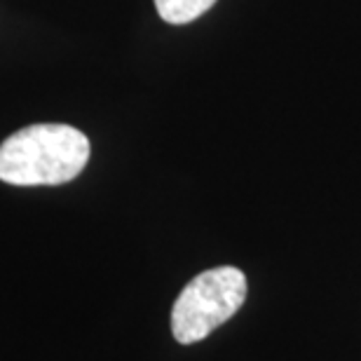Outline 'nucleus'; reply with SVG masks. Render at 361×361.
Listing matches in <instances>:
<instances>
[{"label": "nucleus", "instance_id": "obj_3", "mask_svg": "<svg viewBox=\"0 0 361 361\" xmlns=\"http://www.w3.org/2000/svg\"><path fill=\"white\" fill-rule=\"evenodd\" d=\"M216 5V0H155L157 14L167 24H188L202 17Z\"/></svg>", "mask_w": 361, "mask_h": 361}, {"label": "nucleus", "instance_id": "obj_2", "mask_svg": "<svg viewBox=\"0 0 361 361\" xmlns=\"http://www.w3.org/2000/svg\"><path fill=\"white\" fill-rule=\"evenodd\" d=\"M247 300V277L240 268L221 265L197 274L171 307V334L180 345H192L226 324Z\"/></svg>", "mask_w": 361, "mask_h": 361}, {"label": "nucleus", "instance_id": "obj_1", "mask_svg": "<svg viewBox=\"0 0 361 361\" xmlns=\"http://www.w3.org/2000/svg\"><path fill=\"white\" fill-rule=\"evenodd\" d=\"M90 160V141L68 125H31L0 146V180L12 185H61Z\"/></svg>", "mask_w": 361, "mask_h": 361}]
</instances>
